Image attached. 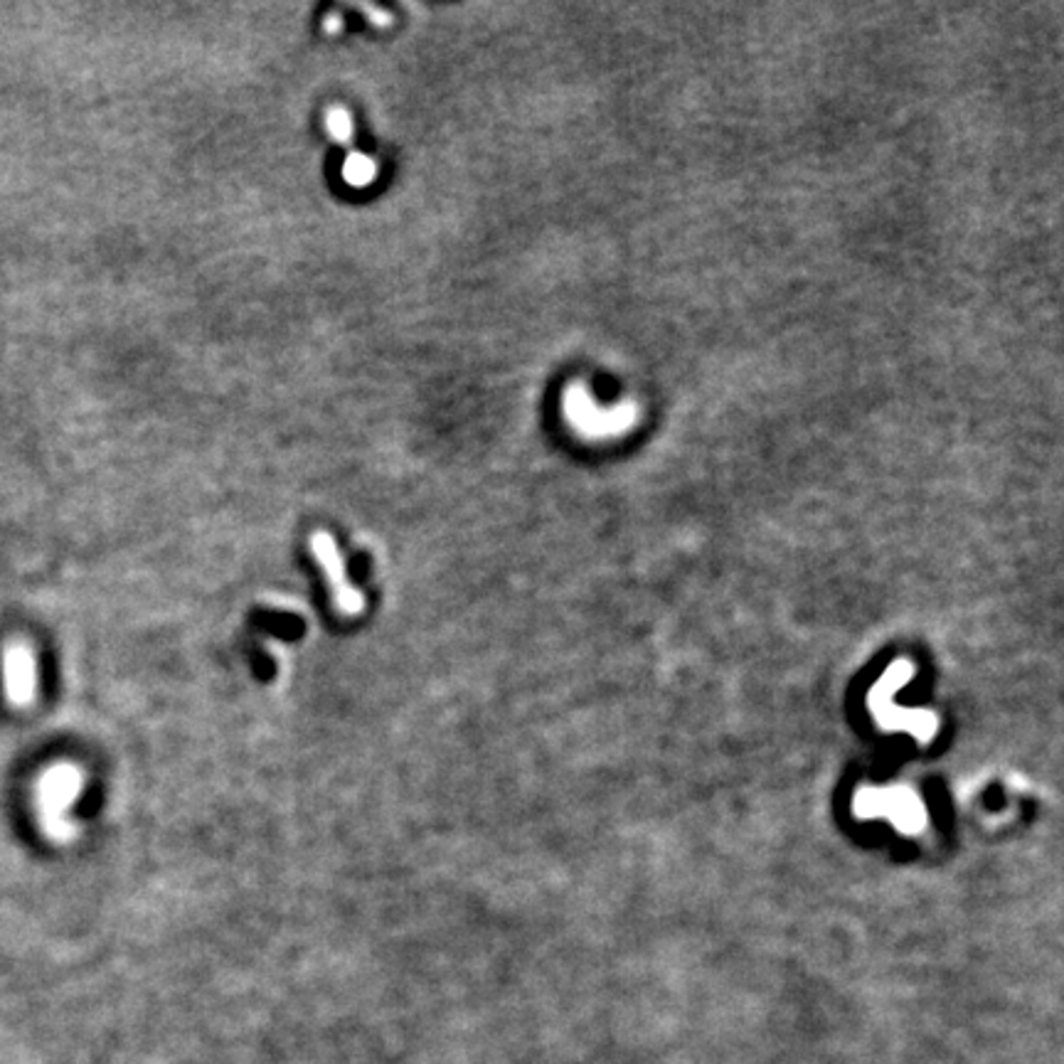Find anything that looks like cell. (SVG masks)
Instances as JSON below:
<instances>
[{
  "label": "cell",
  "mask_w": 1064,
  "mask_h": 1064,
  "mask_svg": "<svg viewBox=\"0 0 1064 1064\" xmlns=\"http://www.w3.org/2000/svg\"><path fill=\"white\" fill-rule=\"evenodd\" d=\"M84 794V774L72 761L49 767L43 779L37 781V811L39 823L53 840H69L77 833L75 820L69 811L77 799Z\"/></svg>",
  "instance_id": "1"
},
{
  "label": "cell",
  "mask_w": 1064,
  "mask_h": 1064,
  "mask_svg": "<svg viewBox=\"0 0 1064 1064\" xmlns=\"http://www.w3.org/2000/svg\"><path fill=\"white\" fill-rule=\"evenodd\" d=\"M565 417L581 437L614 439L634 427L636 407L631 401L601 405L585 385H575L565 395Z\"/></svg>",
  "instance_id": "2"
},
{
  "label": "cell",
  "mask_w": 1064,
  "mask_h": 1064,
  "mask_svg": "<svg viewBox=\"0 0 1064 1064\" xmlns=\"http://www.w3.org/2000/svg\"><path fill=\"white\" fill-rule=\"evenodd\" d=\"M310 552H314V559L320 565L326 575V581L330 587V597H333V604L343 616H360L365 611V597L358 587L350 585L346 562L340 557L336 540L328 535V532L318 530L310 535Z\"/></svg>",
  "instance_id": "3"
},
{
  "label": "cell",
  "mask_w": 1064,
  "mask_h": 1064,
  "mask_svg": "<svg viewBox=\"0 0 1064 1064\" xmlns=\"http://www.w3.org/2000/svg\"><path fill=\"white\" fill-rule=\"evenodd\" d=\"M858 811L865 816H885L902 830H919L925 826L921 803L907 789H868L858 796Z\"/></svg>",
  "instance_id": "4"
},
{
  "label": "cell",
  "mask_w": 1064,
  "mask_h": 1064,
  "mask_svg": "<svg viewBox=\"0 0 1064 1064\" xmlns=\"http://www.w3.org/2000/svg\"><path fill=\"white\" fill-rule=\"evenodd\" d=\"M3 678H5V695L13 705H30L35 700L37 690V666L33 648L27 644H10L5 648L3 658Z\"/></svg>",
  "instance_id": "5"
},
{
  "label": "cell",
  "mask_w": 1064,
  "mask_h": 1064,
  "mask_svg": "<svg viewBox=\"0 0 1064 1064\" xmlns=\"http://www.w3.org/2000/svg\"><path fill=\"white\" fill-rule=\"evenodd\" d=\"M343 176L350 185H355V188H365L373 183V180L377 178V163L370 156L365 154H350L348 160H346V166H343Z\"/></svg>",
  "instance_id": "6"
},
{
  "label": "cell",
  "mask_w": 1064,
  "mask_h": 1064,
  "mask_svg": "<svg viewBox=\"0 0 1064 1064\" xmlns=\"http://www.w3.org/2000/svg\"><path fill=\"white\" fill-rule=\"evenodd\" d=\"M326 128H328V134L333 140H338V144H348L350 136H353V122H350V114L346 112V109H328V114H326Z\"/></svg>",
  "instance_id": "7"
},
{
  "label": "cell",
  "mask_w": 1064,
  "mask_h": 1064,
  "mask_svg": "<svg viewBox=\"0 0 1064 1064\" xmlns=\"http://www.w3.org/2000/svg\"><path fill=\"white\" fill-rule=\"evenodd\" d=\"M360 10L370 18V23L377 25V27H389L393 25V15L385 13V10H380V8H370V5H360Z\"/></svg>",
  "instance_id": "8"
},
{
  "label": "cell",
  "mask_w": 1064,
  "mask_h": 1064,
  "mask_svg": "<svg viewBox=\"0 0 1064 1064\" xmlns=\"http://www.w3.org/2000/svg\"><path fill=\"white\" fill-rule=\"evenodd\" d=\"M340 27H343V20H340V15H333V13H330V15L326 18V23H324V30H326V33H338Z\"/></svg>",
  "instance_id": "9"
}]
</instances>
